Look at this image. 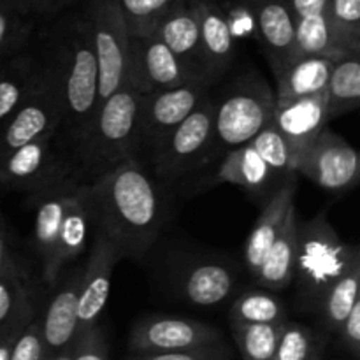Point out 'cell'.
<instances>
[{
  "label": "cell",
  "instance_id": "cell-21",
  "mask_svg": "<svg viewBox=\"0 0 360 360\" xmlns=\"http://www.w3.org/2000/svg\"><path fill=\"white\" fill-rule=\"evenodd\" d=\"M76 186L79 185L63 183V185L32 193L35 210L32 246H34V253L41 264V273H44L46 267L49 266L60 234V227H62L63 217L67 213V206H69V200Z\"/></svg>",
  "mask_w": 360,
  "mask_h": 360
},
{
  "label": "cell",
  "instance_id": "cell-11",
  "mask_svg": "<svg viewBox=\"0 0 360 360\" xmlns=\"http://www.w3.org/2000/svg\"><path fill=\"white\" fill-rule=\"evenodd\" d=\"M301 174L329 192H345L357 185L360 158L355 148L340 134L323 129L301 153L294 164Z\"/></svg>",
  "mask_w": 360,
  "mask_h": 360
},
{
  "label": "cell",
  "instance_id": "cell-5",
  "mask_svg": "<svg viewBox=\"0 0 360 360\" xmlns=\"http://www.w3.org/2000/svg\"><path fill=\"white\" fill-rule=\"evenodd\" d=\"M274 108V91L259 74L238 77L224 97L214 102L213 136L207 158L252 143L253 137L269 125Z\"/></svg>",
  "mask_w": 360,
  "mask_h": 360
},
{
  "label": "cell",
  "instance_id": "cell-37",
  "mask_svg": "<svg viewBox=\"0 0 360 360\" xmlns=\"http://www.w3.org/2000/svg\"><path fill=\"white\" fill-rule=\"evenodd\" d=\"M252 146L267 164V167L276 174V178H290L294 176V157L290 153V148L285 143L283 137L278 134L273 125H267L260 130L252 141Z\"/></svg>",
  "mask_w": 360,
  "mask_h": 360
},
{
  "label": "cell",
  "instance_id": "cell-13",
  "mask_svg": "<svg viewBox=\"0 0 360 360\" xmlns=\"http://www.w3.org/2000/svg\"><path fill=\"white\" fill-rule=\"evenodd\" d=\"M221 341V334L213 326L181 316H150L137 323L129 338L134 355L186 352L211 347Z\"/></svg>",
  "mask_w": 360,
  "mask_h": 360
},
{
  "label": "cell",
  "instance_id": "cell-35",
  "mask_svg": "<svg viewBox=\"0 0 360 360\" xmlns=\"http://www.w3.org/2000/svg\"><path fill=\"white\" fill-rule=\"evenodd\" d=\"M359 283H360V262L354 264L336 283L330 287L327 292L326 299L322 304V315L326 327L333 333H338L341 323L347 320L350 315L352 308L355 302L360 299L359 294Z\"/></svg>",
  "mask_w": 360,
  "mask_h": 360
},
{
  "label": "cell",
  "instance_id": "cell-16",
  "mask_svg": "<svg viewBox=\"0 0 360 360\" xmlns=\"http://www.w3.org/2000/svg\"><path fill=\"white\" fill-rule=\"evenodd\" d=\"M81 269L83 267H76L60 278L58 283L53 287L55 295L49 299L46 309L39 315L46 359L69 352L79 334L77 302H79Z\"/></svg>",
  "mask_w": 360,
  "mask_h": 360
},
{
  "label": "cell",
  "instance_id": "cell-40",
  "mask_svg": "<svg viewBox=\"0 0 360 360\" xmlns=\"http://www.w3.org/2000/svg\"><path fill=\"white\" fill-rule=\"evenodd\" d=\"M39 315L16 338L13 352H11V360H46L41 327H39Z\"/></svg>",
  "mask_w": 360,
  "mask_h": 360
},
{
  "label": "cell",
  "instance_id": "cell-27",
  "mask_svg": "<svg viewBox=\"0 0 360 360\" xmlns=\"http://www.w3.org/2000/svg\"><path fill=\"white\" fill-rule=\"evenodd\" d=\"M297 213L295 207L288 213L287 221L269 252L264 257L253 278L257 283L269 290H283L294 280L295 253H297Z\"/></svg>",
  "mask_w": 360,
  "mask_h": 360
},
{
  "label": "cell",
  "instance_id": "cell-2",
  "mask_svg": "<svg viewBox=\"0 0 360 360\" xmlns=\"http://www.w3.org/2000/svg\"><path fill=\"white\" fill-rule=\"evenodd\" d=\"M35 39L58 72L65 102V116L56 132L60 146L69 157L98 108V67L91 44L90 25L83 9L67 11L44 23ZM70 164V162H69Z\"/></svg>",
  "mask_w": 360,
  "mask_h": 360
},
{
  "label": "cell",
  "instance_id": "cell-41",
  "mask_svg": "<svg viewBox=\"0 0 360 360\" xmlns=\"http://www.w3.org/2000/svg\"><path fill=\"white\" fill-rule=\"evenodd\" d=\"M229 354L224 345L197 348L186 352H165V354H141L129 360H227Z\"/></svg>",
  "mask_w": 360,
  "mask_h": 360
},
{
  "label": "cell",
  "instance_id": "cell-17",
  "mask_svg": "<svg viewBox=\"0 0 360 360\" xmlns=\"http://www.w3.org/2000/svg\"><path fill=\"white\" fill-rule=\"evenodd\" d=\"M252 16L262 51L274 76L294 60L295 20L288 0H239Z\"/></svg>",
  "mask_w": 360,
  "mask_h": 360
},
{
  "label": "cell",
  "instance_id": "cell-23",
  "mask_svg": "<svg viewBox=\"0 0 360 360\" xmlns=\"http://www.w3.org/2000/svg\"><path fill=\"white\" fill-rule=\"evenodd\" d=\"M41 72V53L32 39L30 46L0 63V125L20 108Z\"/></svg>",
  "mask_w": 360,
  "mask_h": 360
},
{
  "label": "cell",
  "instance_id": "cell-28",
  "mask_svg": "<svg viewBox=\"0 0 360 360\" xmlns=\"http://www.w3.org/2000/svg\"><path fill=\"white\" fill-rule=\"evenodd\" d=\"M41 313L30 274L0 276V338L25 327Z\"/></svg>",
  "mask_w": 360,
  "mask_h": 360
},
{
  "label": "cell",
  "instance_id": "cell-6",
  "mask_svg": "<svg viewBox=\"0 0 360 360\" xmlns=\"http://www.w3.org/2000/svg\"><path fill=\"white\" fill-rule=\"evenodd\" d=\"M34 41L41 53V72L20 108L0 125V162L18 148L58 132L65 116L58 72L37 39L34 37Z\"/></svg>",
  "mask_w": 360,
  "mask_h": 360
},
{
  "label": "cell",
  "instance_id": "cell-32",
  "mask_svg": "<svg viewBox=\"0 0 360 360\" xmlns=\"http://www.w3.org/2000/svg\"><path fill=\"white\" fill-rule=\"evenodd\" d=\"M308 56L330 60L347 56L338 51L326 14H315V16H308L295 21L294 60L308 58Z\"/></svg>",
  "mask_w": 360,
  "mask_h": 360
},
{
  "label": "cell",
  "instance_id": "cell-25",
  "mask_svg": "<svg viewBox=\"0 0 360 360\" xmlns=\"http://www.w3.org/2000/svg\"><path fill=\"white\" fill-rule=\"evenodd\" d=\"M334 60L308 56L288 63L276 76V104L323 94L329 83Z\"/></svg>",
  "mask_w": 360,
  "mask_h": 360
},
{
  "label": "cell",
  "instance_id": "cell-15",
  "mask_svg": "<svg viewBox=\"0 0 360 360\" xmlns=\"http://www.w3.org/2000/svg\"><path fill=\"white\" fill-rule=\"evenodd\" d=\"M94 231V206H91L90 195H88L86 185H79L76 186L69 200V206H67V213L63 217L49 266L46 267L44 273H41L42 283L46 287H55L65 273L67 266L88 252Z\"/></svg>",
  "mask_w": 360,
  "mask_h": 360
},
{
  "label": "cell",
  "instance_id": "cell-33",
  "mask_svg": "<svg viewBox=\"0 0 360 360\" xmlns=\"http://www.w3.org/2000/svg\"><path fill=\"white\" fill-rule=\"evenodd\" d=\"M326 16L338 51L360 55V0H329Z\"/></svg>",
  "mask_w": 360,
  "mask_h": 360
},
{
  "label": "cell",
  "instance_id": "cell-34",
  "mask_svg": "<svg viewBox=\"0 0 360 360\" xmlns=\"http://www.w3.org/2000/svg\"><path fill=\"white\" fill-rule=\"evenodd\" d=\"M130 37L153 35L157 25L188 0H116Z\"/></svg>",
  "mask_w": 360,
  "mask_h": 360
},
{
  "label": "cell",
  "instance_id": "cell-1",
  "mask_svg": "<svg viewBox=\"0 0 360 360\" xmlns=\"http://www.w3.org/2000/svg\"><path fill=\"white\" fill-rule=\"evenodd\" d=\"M86 188L95 229L115 243L122 259H143L162 227L160 193L143 162L125 160Z\"/></svg>",
  "mask_w": 360,
  "mask_h": 360
},
{
  "label": "cell",
  "instance_id": "cell-38",
  "mask_svg": "<svg viewBox=\"0 0 360 360\" xmlns=\"http://www.w3.org/2000/svg\"><path fill=\"white\" fill-rule=\"evenodd\" d=\"M315 334L304 326L285 322L273 360H316Z\"/></svg>",
  "mask_w": 360,
  "mask_h": 360
},
{
  "label": "cell",
  "instance_id": "cell-4",
  "mask_svg": "<svg viewBox=\"0 0 360 360\" xmlns=\"http://www.w3.org/2000/svg\"><path fill=\"white\" fill-rule=\"evenodd\" d=\"M357 262L360 250L343 243L327 220V213L316 214L308 221H297V253L292 281L297 285L301 309H322L330 287Z\"/></svg>",
  "mask_w": 360,
  "mask_h": 360
},
{
  "label": "cell",
  "instance_id": "cell-44",
  "mask_svg": "<svg viewBox=\"0 0 360 360\" xmlns=\"http://www.w3.org/2000/svg\"><path fill=\"white\" fill-rule=\"evenodd\" d=\"M72 4L74 0H34L30 13L39 23H49L67 11H70Z\"/></svg>",
  "mask_w": 360,
  "mask_h": 360
},
{
  "label": "cell",
  "instance_id": "cell-30",
  "mask_svg": "<svg viewBox=\"0 0 360 360\" xmlns=\"http://www.w3.org/2000/svg\"><path fill=\"white\" fill-rule=\"evenodd\" d=\"M39 21L16 0H0V63L30 46Z\"/></svg>",
  "mask_w": 360,
  "mask_h": 360
},
{
  "label": "cell",
  "instance_id": "cell-43",
  "mask_svg": "<svg viewBox=\"0 0 360 360\" xmlns=\"http://www.w3.org/2000/svg\"><path fill=\"white\" fill-rule=\"evenodd\" d=\"M340 340L343 343V347L350 352L352 355L359 357L360 354V299L355 302V306L352 308L350 315L347 316L343 323H341L340 330Z\"/></svg>",
  "mask_w": 360,
  "mask_h": 360
},
{
  "label": "cell",
  "instance_id": "cell-42",
  "mask_svg": "<svg viewBox=\"0 0 360 360\" xmlns=\"http://www.w3.org/2000/svg\"><path fill=\"white\" fill-rule=\"evenodd\" d=\"M4 274H30V267L14 252L6 225L0 221V276Z\"/></svg>",
  "mask_w": 360,
  "mask_h": 360
},
{
  "label": "cell",
  "instance_id": "cell-9",
  "mask_svg": "<svg viewBox=\"0 0 360 360\" xmlns=\"http://www.w3.org/2000/svg\"><path fill=\"white\" fill-rule=\"evenodd\" d=\"M74 183L69 157L60 146L56 132L18 148L0 162V185L37 193L51 186Z\"/></svg>",
  "mask_w": 360,
  "mask_h": 360
},
{
  "label": "cell",
  "instance_id": "cell-7",
  "mask_svg": "<svg viewBox=\"0 0 360 360\" xmlns=\"http://www.w3.org/2000/svg\"><path fill=\"white\" fill-rule=\"evenodd\" d=\"M83 11L97 58L101 105L125 84L130 35L116 0H84Z\"/></svg>",
  "mask_w": 360,
  "mask_h": 360
},
{
  "label": "cell",
  "instance_id": "cell-47",
  "mask_svg": "<svg viewBox=\"0 0 360 360\" xmlns=\"http://www.w3.org/2000/svg\"><path fill=\"white\" fill-rule=\"evenodd\" d=\"M18 4H20L21 7H25V9L28 11V13H30V7H32V2H34V0H16ZM32 14V13H30Z\"/></svg>",
  "mask_w": 360,
  "mask_h": 360
},
{
  "label": "cell",
  "instance_id": "cell-8",
  "mask_svg": "<svg viewBox=\"0 0 360 360\" xmlns=\"http://www.w3.org/2000/svg\"><path fill=\"white\" fill-rule=\"evenodd\" d=\"M210 95L206 81H190L172 90L141 95L139 116H137L136 158H153L158 148L172 134V130L185 122L186 116Z\"/></svg>",
  "mask_w": 360,
  "mask_h": 360
},
{
  "label": "cell",
  "instance_id": "cell-39",
  "mask_svg": "<svg viewBox=\"0 0 360 360\" xmlns=\"http://www.w3.org/2000/svg\"><path fill=\"white\" fill-rule=\"evenodd\" d=\"M46 360H109V354L102 330L95 326L77 334L69 352Z\"/></svg>",
  "mask_w": 360,
  "mask_h": 360
},
{
  "label": "cell",
  "instance_id": "cell-46",
  "mask_svg": "<svg viewBox=\"0 0 360 360\" xmlns=\"http://www.w3.org/2000/svg\"><path fill=\"white\" fill-rule=\"evenodd\" d=\"M27 327V326H25ZM25 327H18V329H13L11 333H7L6 336L0 338V360H11V352H13L14 341L25 330Z\"/></svg>",
  "mask_w": 360,
  "mask_h": 360
},
{
  "label": "cell",
  "instance_id": "cell-10",
  "mask_svg": "<svg viewBox=\"0 0 360 360\" xmlns=\"http://www.w3.org/2000/svg\"><path fill=\"white\" fill-rule=\"evenodd\" d=\"M214 101L207 95L185 122L179 123L151 158L155 174L174 179L207 160L213 136Z\"/></svg>",
  "mask_w": 360,
  "mask_h": 360
},
{
  "label": "cell",
  "instance_id": "cell-24",
  "mask_svg": "<svg viewBox=\"0 0 360 360\" xmlns=\"http://www.w3.org/2000/svg\"><path fill=\"white\" fill-rule=\"evenodd\" d=\"M217 178L220 183L238 185L245 188L246 192L255 193V195L269 193L271 197L274 190L278 188L276 174L259 157L252 143L243 144V146H238L225 153L220 169L217 172Z\"/></svg>",
  "mask_w": 360,
  "mask_h": 360
},
{
  "label": "cell",
  "instance_id": "cell-19",
  "mask_svg": "<svg viewBox=\"0 0 360 360\" xmlns=\"http://www.w3.org/2000/svg\"><path fill=\"white\" fill-rule=\"evenodd\" d=\"M329 123L326 91L313 97L276 104L269 125L278 130L290 148L294 164L297 155L322 132Z\"/></svg>",
  "mask_w": 360,
  "mask_h": 360
},
{
  "label": "cell",
  "instance_id": "cell-48",
  "mask_svg": "<svg viewBox=\"0 0 360 360\" xmlns=\"http://www.w3.org/2000/svg\"><path fill=\"white\" fill-rule=\"evenodd\" d=\"M316 360H319V359H316Z\"/></svg>",
  "mask_w": 360,
  "mask_h": 360
},
{
  "label": "cell",
  "instance_id": "cell-22",
  "mask_svg": "<svg viewBox=\"0 0 360 360\" xmlns=\"http://www.w3.org/2000/svg\"><path fill=\"white\" fill-rule=\"evenodd\" d=\"M155 37L164 42L169 51L190 70L195 77L206 81L204 72L202 53H200L199 25H197L195 13H193L190 0L183 6L172 9L153 32ZM210 84V83H207ZM211 86V84H210Z\"/></svg>",
  "mask_w": 360,
  "mask_h": 360
},
{
  "label": "cell",
  "instance_id": "cell-3",
  "mask_svg": "<svg viewBox=\"0 0 360 360\" xmlns=\"http://www.w3.org/2000/svg\"><path fill=\"white\" fill-rule=\"evenodd\" d=\"M139 102L141 95L122 86L98 105L69 151L70 172L76 185H90L125 160L136 158Z\"/></svg>",
  "mask_w": 360,
  "mask_h": 360
},
{
  "label": "cell",
  "instance_id": "cell-36",
  "mask_svg": "<svg viewBox=\"0 0 360 360\" xmlns=\"http://www.w3.org/2000/svg\"><path fill=\"white\" fill-rule=\"evenodd\" d=\"M285 323L232 326L243 360H273Z\"/></svg>",
  "mask_w": 360,
  "mask_h": 360
},
{
  "label": "cell",
  "instance_id": "cell-29",
  "mask_svg": "<svg viewBox=\"0 0 360 360\" xmlns=\"http://www.w3.org/2000/svg\"><path fill=\"white\" fill-rule=\"evenodd\" d=\"M329 120L352 112L360 105V55L334 60L326 88Z\"/></svg>",
  "mask_w": 360,
  "mask_h": 360
},
{
  "label": "cell",
  "instance_id": "cell-12",
  "mask_svg": "<svg viewBox=\"0 0 360 360\" xmlns=\"http://www.w3.org/2000/svg\"><path fill=\"white\" fill-rule=\"evenodd\" d=\"M190 81L202 79L193 76L155 35L130 37L123 86H129L137 95H151L183 86Z\"/></svg>",
  "mask_w": 360,
  "mask_h": 360
},
{
  "label": "cell",
  "instance_id": "cell-31",
  "mask_svg": "<svg viewBox=\"0 0 360 360\" xmlns=\"http://www.w3.org/2000/svg\"><path fill=\"white\" fill-rule=\"evenodd\" d=\"M232 326H262V323H285V304L266 290L243 292L231 306Z\"/></svg>",
  "mask_w": 360,
  "mask_h": 360
},
{
  "label": "cell",
  "instance_id": "cell-26",
  "mask_svg": "<svg viewBox=\"0 0 360 360\" xmlns=\"http://www.w3.org/2000/svg\"><path fill=\"white\" fill-rule=\"evenodd\" d=\"M238 278L229 266L206 262L186 271L181 278V295L193 306L213 308L224 304L234 294Z\"/></svg>",
  "mask_w": 360,
  "mask_h": 360
},
{
  "label": "cell",
  "instance_id": "cell-14",
  "mask_svg": "<svg viewBox=\"0 0 360 360\" xmlns=\"http://www.w3.org/2000/svg\"><path fill=\"white\" fill-rule=\"evenodd\" d=\"M120 260L122 255L115 243L101 229H95L88 260L81 269L79 278V302H77L79 333L98 326V319L108 304L109 292H111L112 271Z\"/></svg>",
  "mask_w": 360,
  "mask_h": 360
},
{
  "label": "cell",
  "instance_id": "cell-20",
  "mask_svg": "<svg viewBox=\"0 0 360 360\" xmlns=\"http://www.w3.org/2000/svg\"><path fill=\"white\" fill-rule=\"evenodd\" d=\"M295 199V176L285 179L273 195L266 200L262 207V213L257 218L252 232L245 245V264L250 273L255 276L262 264L264 257L269 252L273 243L280 236L288 213L294 210Z\"/></svg>",
  "mask_w": 360,
  "mask_h": 360
},
{
  "label": "cell",
  "instance_id": "cell-18",
  "mask_svg": "<svg viewBox=\"0 0 360 360\" xmlns=\"http://www.w3.org/2000/svg\"><path fill=\"white\" fill-rule=\"evenodd\" d=\"M199 25L200 53L207 83L213 84L231 70L236 58V37L224 7L217 0H190Z\"/></svg>",
  "mask_w": 360,
  "mask_h": 360
},
{
  "label": "cell",
  "instance_id": "cell-45",
  "mask_svg": "<svg viewBox=\"0 0 360 360\" xmlns=\"http://www.w3.org/2000/svg\"><path fill=\"white\" fill-rule=\"evenodd\" d=\"M327 2L329 0H288L294 20H302V18L315 16V14H326Z\"/></svg>",
  "mask_w": 360,
  "mask_h": 360
}]
</instances>
